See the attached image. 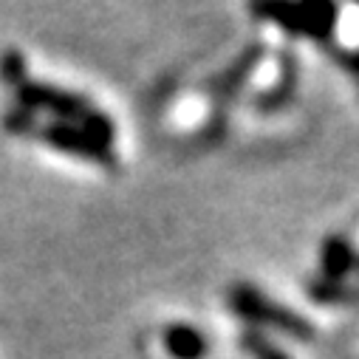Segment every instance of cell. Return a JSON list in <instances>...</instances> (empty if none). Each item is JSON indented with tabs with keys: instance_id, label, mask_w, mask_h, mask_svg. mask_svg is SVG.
Masks as SVG:
<instances>
[{
	"instance_id": "3957f363",
	"label": "cell",
	"mask_w": 359,
	"mask_h": 359,
	"mask_svg": "<svg viewBox=\"0 0 359 359\" xmlns=\"http://www.w3.org/2000/svg\"><path fill=\"white\" fill-rule=\"evenodd\" d=\"M255 15L272 18L280 29L314 40H325L334 29L337 6L331 4H300V6H286V4H266V6H252Z\"/></svg>"
},
{
	"instance_id": "8992f818",
	"label": "cell",
	"mask_w": 359,
	"mask_h": 359,
	"mask_svg": "<svg viewBox=\"0 0 359 359\" xmlns=\"http://www.w3.org/2000/svg\"><path fill=\"white\" fill-rule=\"evenodd\" d=\"M356 266V252L345 238H328L323 243V280L342 283V278Z\"/></svg>"
},
{
	"instance_id": "6da1fadb",
	"label": "cell",
	"mask_w": 359,
	"mask_h": 359,
	"mask_svg": "<svg viewBox=\"0 0 359 359\" xmlns=\"http://www.w3.org/2000/svg\"><path fill=\"white\" fill-rule=\"evenodd\" d=\"M15 91H18V100H20L23 111H29V114L51 111L62 122L82 128L85 133H91L102 144L114 142V122L100 108H94L85 97L62 91V88H54V85H46V82H23V85L15 88Z\"/></svg>"
},
{
	"instance_id": "30bf717a",
	"label": "cell",
	"mask_w": 359,
	"mask_h": 359,
	"mask_svg": "<svg viewBox=\"0 0 359 359\" xmlns=\"http://www.w3.org/2000/svg\"><path fill=\"white\" fill-rule=\"evenodd\" d=\"M356 269H359V257H356Z\"/></svg>"
},
{
	"instance_id": "9c48e42d",
	"label": "cell",
	"mask_w": 359,
	"mask_h": 359,
	"mask_svg": "<svg viewBox=\"0 0 359 359\" xmlns=\"http://www.w3.org/2000/svg\"><path fill=\"white\" fill-rule=\"evenodd\" d=\"M0 76H4L9 85H23L26 82V60H23V54L20 51H6L4 54V60H0Z\"/></svg>"
},
{
	"instance_id": "7a4b0ae2",
	"label": "cell",
	"mask_w": 359,
	"mask_h": 359,
	"mask_svg": "<svg viewBox=\"0 0 359 359\" xmlns=\"http://www.w3.org/2000/svg\"><path fill=\"white\" fill-rule=\"evenodd\" d=\"M229 306H232V311L241 314L243 320L263 323V325H269V328H278V331H283V334H289V337H294V339H300V342H309V339H314V334H317L314 325H311L306 317H300L297 311H292V309H286V306H280V303H275V300H269L266 294H260L255 286H246V283L232 286V292H229Z\"/></svg>"
},
{
	"instance_id": "5b68a950",
	"label": "cell",
	"mask_w": 359,
	"mask_h": 359,
	"mask_svg": "<svg viewBox=\"0 0 359 359\" xmlns=\"http://www.w3.org/2000/svg\"><path fill=\"white\" fill-rule=\"evenodd\" d=\"M161 342H164V351H167L172 359H204V356L210 353L207 337H204L198 328L184 325V323L167 325L164 334H161Z\"/></svg>"
},
{
	"instance_id": "ba28073f",
	"label": "cell",
	"mask_w": 359,
	"mask_h": 359,
	"mask_svg": "<svg viewBox=\"0 0 359 359\" xmlns=\"http://www.w3.org/2000/svg\"><path fill=\"white\" fill-rule=\"evenodd\" d=\"M238 345H241L252 359H292L286 351H280L275 342L263 339V337L255 334V331H243V334L238 337Z\"/></svg>"
},
{
	"instance_id": "277c9868",
	"label": "cell",
	"mask_w": 359,
	"mask_h": 359,
	"mask_svg": "<svg viewBox=\"0 0 359 359\" xmlns=\"http://www.w3.org/2000/svg\"><path fill=\"white\" fill-rule=\"evenodd\" d=\"M40 142L51 144L54 150H62V153H71V156H79V158H88L94 164H102V167H114L116 158L111 153V144H102L100 139H94L91 133H85L82 128L76 125H68V122H54V125H43L32 130Z\"/></svg>"
},
{
	"instance_id": "52a82bcc",
	"label": "cell",
	"mask_w": 359,
	"mask_h": 359,
	"mask_svg": "<svg viewBox=\"0 0 359 359\" xmlns=\"http://www.w3.org/2000/svg\"><path fill=\"white\" fill-rule=\"evenodd\" d=\"M309 292L320 303H356L359 306V292L348 289L342 283H334V280H311Z\"/></svg>"
}]
</instances>
